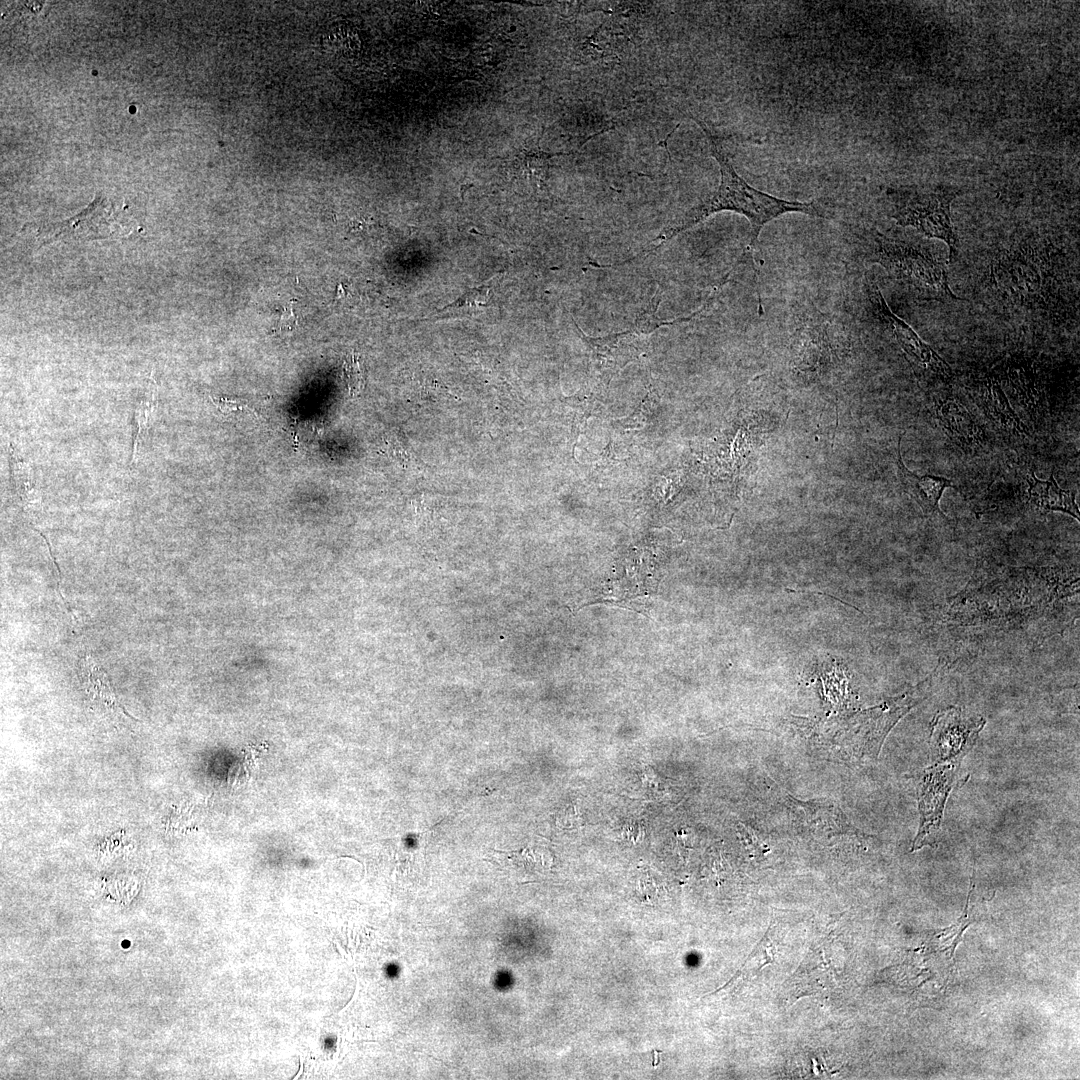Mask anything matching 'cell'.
Masks as SVG:
<instances>
[{"label": "cell", "instance_id": "52a82bcc", "mask_svg": "<svg viewBox=\"0 0 1080 1080\" xmlns=\"http://www.w3.org/2000/svg\"><path fill=\"white\" fill-rule=\"evenodd\" d=\"M1030 503L1041 511L1065 512L1078 521L1079 508L1075 502V493L1060 488L1051 473L1048 480L1038 479L1033 472L1027 476Z\"/></svg>", "mask_w": 1080, "mask_h": 1080}, {"label": "cell", "instance_id": "4fadbf2b", "mask_svg": "<svg viewBox=\"0 0 1080 1080\" xmlns=\"http://www.w3.org/2000/svg\"><path fill=\"white\" fill-rule=\"evenodd\" d=\"M210 399L211 402L217 407V409L223 414H230L233 412H248L256 414L254 408L249 406L245 401L241 399L214 396H210Z\"/></svg>", "mask_w": 1080, "mask_h": 1080}, {"label": "cell", "instance_id": "5b68a950", "mask_svg": "<svg viewBox=\"0 0 1080 1080\" xmlns=\"http://www.w3.org/2000/svg\"><path fill=\"white\" fill-rule=\"evenodd\" d=\"M870 299L876 316L885 326L891 329L906 354L914 358L924 368L945 379L952 376L949 364L932 347L925 343L906 322L890 310L877 286L872 287Z\"/></svg>", "mask_w": 1080, "mask_h": 1080}, {"label": "cell", "instance_id": "3957f363", "mask_svg": "<svg viewBox=\"0 0 1080 1080\" xmlns=\"http://www.w3.org/2000/svg\"><path fill=\"white\" fill-rule=\"evenodd\" d=\"M956 193L947 188L916 192L899 206L894 218L902 226H913L923 235L938 238L949 247V262L957 257L958 238L955 234L950 206Z\"/></svg>", "mask_w": 1080, "mask_h": 1080}, {"label": "cell", "instance_id": "5bb4252c", "mask_svg": "<svg viewBox=\"0 0 1080 1080\" xmlns=\"http://www.w3.org/2000/svg\"><path fill=\"white\" fill-rule=\"evenodd\" d=\"M295 320L296 317L293 313L292 303H290L288 307H285L283 310V313L277 325L278 330L292 328L295 324Z\"/></svg>", "mask_w": 1080, "mask_h": 1080}, {"label": "cell", "instance_id": "277c9868", "mask_svg": "<svg viewBox=\"0 0 1080 1080\" xmlns=\"http://www.w3.org/2000/svg\"><path fill=\"white\" fill-rule=\"evenodd\" d=\"M984 724L982 717L967 715L960 708L951 707L934 718L931 745L942 759L959 761L972 747Z\"/></svg>", "mask_w": 1080, "mask_h": 1080}, {"label": "cell", "instance_id": "8fae6325", "mask_svg": "<svg viewBox=\"0 0 1080 1080\" xmlns=\"http://www.w3.org/2000/svg\"><path fill=\"white\" fill-rule=\"evenodd\" d=\"M343 371L350 395H358L364 388V374L358 356L354 353L347 356Z\"/></svg>", "mask_w": 1080, "mask_h": 1080}, {"label": "cell", "instance_id": "6da1fadb", "mask_svg": "<svg viewBox=\"0 0 1080 1080\" xmlns=\"http://www.w3.org/2000/svg\"><path fill=\"white\" fill-rule=\"evenodd\" d=\"M705 132L713 157L720 168V183L717 190L704 202L692 208L682 220L665 228L653 241L660 240L654 248L643 251L650 253L661 247L666 241L690 229L710 215L720 211H733L747 217L751 226L750 246L754 251L761 229L772 219L787 213L801 212L821 217L822 211L813 202L804 203L776 198L750 186L734 169L721 142L702 121L695 119Z\"/></svg>", "mask_w": 1080, "mask_h": 1080}, {"label": "cell", "instance_id": "30bf717a", "mask_svg": "<svg viewBox=\"0 0 1080 1080\" xmlns=\"http://www.w3.org/2000/svg\"><path fill=\"white\" fill-rule=\"evenodd\" d=\"M157 406V391L154 386L150 387L143 399L139 402L135 411L136 436L133 444L131 463L134 461L139 444L150 427V419Z\"/></svg>", "mask_w": 1080, "mask_h": 1080}, {"label": "cell", "instance_id": "9c48e42d", "mask_svg": "<svg viewBox=\"0 0 1080 1080\" xmlns=\"http://www.w3.org/2000/svg\"><path fill=\"white\" fill-rule=\"evenodd\" d=\"M941 421L951 435L959 441L970 443L977 435L968 412L957 401L947 400L940 409Z\"/></svg>", "mask_w": 1080, "mask_h": 1080}, {"label": "cell", "instance_id": "7a4b0ae2", "mask_svg": "<svg viewBox=\"0 0 1080 1080\" xmlns=\"http://www.w3.org/2000/svg\"><path fill=\"white\" fill-rule=\"evenodd\" d=\"M876 261L891 277L924 297L957 299L949 288L946 264L922 245L882 239Z\"/></svg>", "mask_w": 1080, "mask_h": 1080}, {"label": "cell", "instance_id": "7c38bea8", "mask_svg": "<svg viewBox=\"0 0 1080 1080\" xmlns=\"http://www.w3.org/2000/svg\"><path fill=\"white\" fill-rule=\"evenodd\" d=\"M489 297H490L489 287L486 286V285H483V286H480V287L473 288V289L469 290L464 295H462L459 299H457L455 302H453L452 304H449L448 306H446L444 309L451 308V307L458 308V307H462V306H486L487 302L489 300Z\"/></svg>", "mask_w": 1080, "mask_h": 1080}, {"label": "cell", "instance_id": "ba28073f", "mask_svg": "<svg viewBox=\"0 0 1080 1080\" xmlns=\"http://www.w3.org/2000/svg\"><path fill=\"white\" fill-rule=\"evenodd\" d=\"M11 478L14 493L26 513L33 516L41 510V495L33 481L30 465L9 448Z\"/></svg>", "mask_w": 1080, "mask_h": 1080}, {"label": "cell", "instance_id": "8992f818", "mask_svg": "<svg viewBox=\"0 0 1080 1080\" xmlns=\"http://www.w3.org/2000/svg\"><path fill=\"white\" fill-rule=\"evenodd\" d=\"M898 474L901 484L906 493L919 505L922 512L927 516L938 514L944 518L939 507V501L946 488H956L950 479L934 475L919 476L905 467L898 448Z\"/></svg>", "mask_w": 1080, "mask_h": 1080}]
</instances>
